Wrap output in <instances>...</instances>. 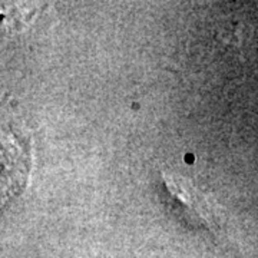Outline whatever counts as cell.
I'll return each mask as SVG.
<instances>
[{
  "label": "cell",
  "mask_w": 258,
  "mask_h": 258,
  "mask_svg": "<svg viewBox=\"0 0 258 258\" xmlns=\"http://www.w3.org/2000/svg\"><path fill=\"white\" fill-rule=\"evenodd\" d=\"M165 185L171 200L178 204L179 208H184L182 212L192 222H203L204 225H212L215 222L212 208L204 200L203 194L194 188L191 182L182 178L166 175Z\"/></svg>",
  "instance_id": "cell-1"
}]
</instances>
